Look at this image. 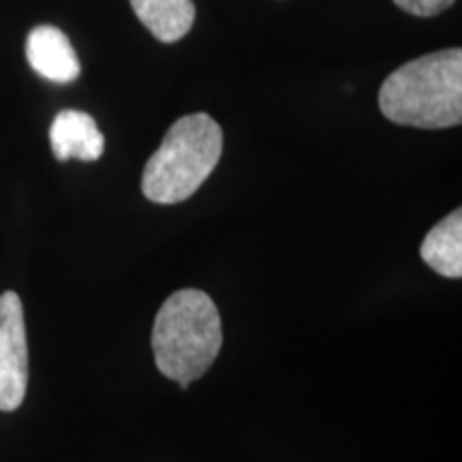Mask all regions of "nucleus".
Here are the masks:
<instances>
[{
	"label": "nucleus",
	"mask_w": 462,
	"mask_h": 462,
	"mask_svg": "<svg viewBox=\"0 0 462 462\" xmlns=\"http://www.w3.org/2000/svg\"><path fill=\"white\" fill-rule=\"evenodd\" d=\"M379 109L394 125L449 129L462 120V51L449 48L398 67L379 90Z\"/></svg>",
	"instance_id": "f257e3e1"
},
{
	"label": "nucleus",
	"mask_w": 462,
	"mask_h": 462,
	"mask_svg": "<svg viewBox=\"0 0 462 462\" xmlns=\"http://www.w3.org/2000/svg\"><path fill=\"white\" fill-rule=\"evenodd\" d=\"M223 345L217 304L199 289H180L159 309L152 328V354L165 377L182 390L217 360Z\"/></svg>",
	"instance_id": "f03ea898"
},
{
	"label": "nucleus",
	"mask_w": 462,
	"mask_h": 462,
	"mask_svg": "<svg viewBox=\"0 0 462 462\" xmlns=\"http://www.w3.org/2000/svg\"><path fill=\"white\" fill-rule=\"evenodd\" d=\"M223 152V131L208 114L178 118L148 159L142 190L152 204H180L208 180Z\"/></svg>",
	"instance_id": "7ed1b4c3"
},
{
	"label": "nucleus",
	"mask_w": 462,
	"mask_h": 462,
	"mask_svg": "<svg viewBox=\"0 0 462 462\" xmlns=\"http://www.w3.org/2000/svg\"><path fill=\"white\" fill-rule=\"evenodd\" d=\"M28 340L24 306L15 291L0 296V411H15L26 396Z\"/></svg>",
	"instance_id": "20e7f679"
},
{
	"label": "nucleus",
	"mask_w": 462,
	"mask_h": 462,
	"mask_svg": "<svg viewBox=\"0 0 462 462\" xmlns=\"http://www.w3.org/2000/svg\"><path fill=\"white\" fill-rule=\"evenodd\" d=\"M26 58L34 73L56 84H71L82 71L71 42L56 26L32 28L26 39Z\"/></svg>",
	"instance_id": "39448f33"
},
{
	"label": "nucleus",
	"mask_w": 462,
	"mask_h": 462,
	"mask_svg": "<svg viewBox=\"0 0 462 462\" xmlns=\"http://www.w3.org/2000/svg\"><path fill=\"white\" fill-rule=\"evenodd\" d=\"M50 143L58 161H97L106 150V137L95 118L79 109H65L56 116L50 129Z\"/></svg>",
	"instance_id": "423d86ee"
},
{
	"label": "nucleus",
	"mask_w": 462,
	"mask_h": 462,
	"mask_svg": "<svg viewBox=\"0 0 462 462\" xmlns=\"http://www.w3.org/2000/svg\"><path fill=\"white\" fill-rule=\"evenodd\" d=\"M424 263L446 279L462 276V212L454 210L439 221L420 246Z\"/></svg>",
	"instance_id": "0eeeda50"
},
{
	"label": "nucleus",
	"mask_w": 462,
	"mask_h": 462,
	"mask_svg": "<svg viewBox=\"0 0 462 462\" xmlns=\"http://www.w3.org/2000/svg\"><path fill=\"white\" fill-rule=\"evenodd\" d=\"M140 22L159 42H180L195 22L193 0H131Z\"/></svg>",
	"instance_id": "6e6552de"
},
{
	"label": "nucleus",
	"mask_w": 462,
	"mask_h": 462,
	"mask_svg": "<svg viewBox=\"0 0 462 462\" xmlns=\"http://www.w3.org/2000/svg\"><path fill=\"white\" fill-rule=\"evenodd\" d=\"M394 3L396 7L407 11V14L418 17H430L452 7L454 0H394Z\"/></svg>",
	"instance_id": "1a4fd4ad"
}]
</instances>
